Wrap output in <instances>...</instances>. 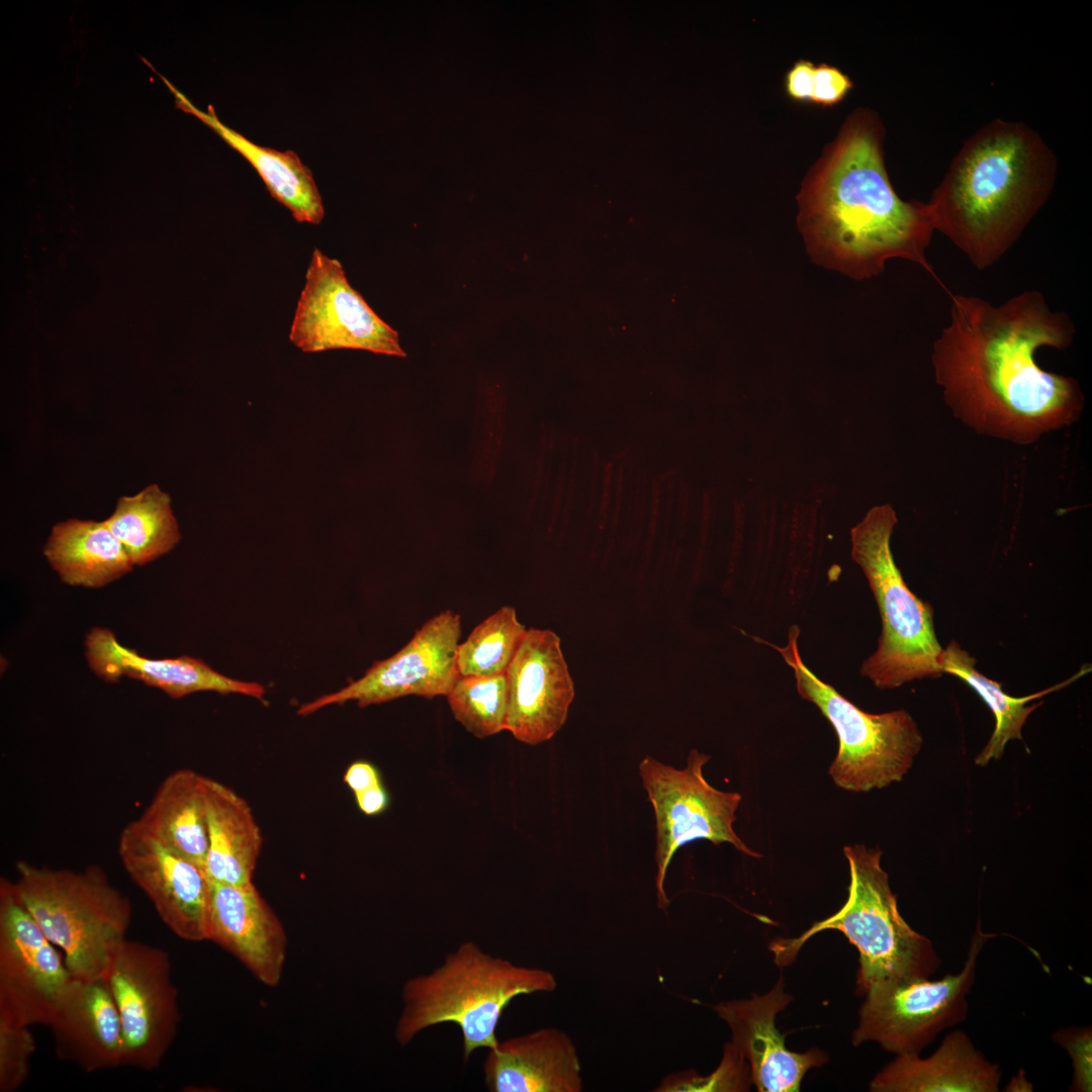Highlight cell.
<instances>
[{
	"label": "cell",
	"instance_id": "cell-27",
	"mask_svg": "<svg viewBox=\"0 0 1092 1092\" xmlns=\"http://www.w3.org/2000/svg\"><path fill=\"white\" fill-rule=\"evenodd\" d=\"M940 667L942 673L954 675L969 685L995 717V729L988 743L975 758V763L981 766L988 764L992 759L1000 758L1009 741L1022 739L1021 731L1028 716L1040 706V703L1028 705L1029 702L1068 685L1074 678L1087 672L1081 670L1065 682L1029 696L1012 697L1002 690L1000 684L982 674L976 668V659L954 640L942 649Z\"/></svg>",
	"mask_w": 1092,
	"mask_h": 1092
},
{
	"label": "cell",
	"instance_id": "cell-36",
	"mask_svg": "<svg viewBox=\"0 0 1092 1092\" xmlns=\"http://www.w3.org/2000/svg\"><path fill=\"white\" fill-rule=\"evenodd\" d=\"M343 779L354 795L382 785L379 770L373 763L364 760L351 763Z\"/></svg>",
	"mask_w": 1092,
	"mask_h": 1092
},
{
	"label": "cell",
	"instance_id": "cell-37",
	"mask_svg": "<svg viewBox=\"0 0 1092 1092\" xmlns=\"http://www.w3.org/2000/svg\"><path fill=\"white\" fill-rule=\"evenodd\" d=\"M359 810L367 816L383 813L389 806V795L383 785L355 794Z\"/></svg>",
	"mask_w": 1092,
	"mask_h": 1092
},
{
	"label": "cell",
	"instance_id": "cell-25",
	"mask_svg": "<svg viewBox=\"0 0 1092 1092\" xmlns=\"http://www.w3.org/2000/svg\"><path fill=\"white\" fill-rule=\"evenodd\" d=\"M207 777L177 769L160 784L142 815L133 820L148 835L204 869L207 848Z\"/></svg>",
	"mask_w": 1092,
	"mask_h": 1092
},
{
	"label": "cell",
	"instance_id": "cell-35",
	"mask_svg": "<svg viewBox=\"0 0 1092 1092\" xmlns=\"http://www.w3.org/2000/svg\"><path fill=\"white\" fill-rule=\"evenodd\" d=\"M815 65L808 60H798L785 76L787 95L798 102H810L813 89Z\"/></svg>",
	"mask_w": 1092,
	"mask_h": 1092
},
{
	"label": "cell",
	"instance_id": "cell-5",
	"mask_svg": "<svg viewBox=\"0 0 1092 1092\" xmlns=\"http://www.w3.org/2000/svg\"><path fill=\"white\" fill-rule=\"evenodd\" d=\"M843 853L849 868L845 903L798 937L774 941L776 963L789 964L811 936L833 929L842 932L858 951L856 991L860 995L877 985L929 978L941 960L933 942L901 916L888 874L881 867L882 851L852 844L844 846Z\"/></svg>",
	"mask_w": 1092,
	"mask_h": 1092
},
{
	"label": "cell",
	"instance_id": "cell-33",
	"mask_svg": "<svg viewBox=\"0 0 1092 1092\" xmlns=\"http://www.w3.org/2000/svg\"><path fill=\"white\" fill-rule=\"evenodd\" d=\"M1053 1040L1067 1051L1072 1060L1073 1076L1070 1091L1092 1090V1031L1090 1026L1057 1030Z\"/></svg>",
	"mask_w": 1092,
	"mask_h": 1092
},
{
	"label": "cell",
	"instance_id": "cell-32",
	"mask_svg": "<svg viewBox=\"0 0 1092 1092\" xmlns=\"http://www.w3.org/2000/svg\"><path fill=\"white\" fill-rule=\"evenodd\" d=\"M34 1051L29 1026L0 1014V1092H15L22 1087Z\"/></svg>",
	"mask_w": 1092,
	"mask_h": 1092
},
{
	"label": "cell",
	"instance_id": "cell-28",
	"mask_svg": "<svg viewBox=\"0 0 1092 1092\" xmlns=\"http://www.w3.org/2000/svg\"><path fill=\"white\" fill-rule=\"evenodd\" d=\"M103 522L133 565L157 559L180 540L170 495L155 483L134 495L119 497L114 512Z\"/></svg>",
	"mask_w": 1092,
	"mask_h": 1092
},
{
	"label": "cell",
	"instance_id": "cell-7",
	"mask_svg": "<svg viewBox=\"0 0 1092 1092\" xmlns=\"http://www.w3.org/2000/svg\"><path fill=\"white\" fill-rule=\"evenodd\" d=\"M897 522L894 509L881 505L851 530L852 558L868 579L882 620L878 647L862 662L860 673L880 690L943 674L933 608L910 590L892 554Z\"/></svg>",
	"mask_w": 1092,
	"mask_h": 1092
},
{
	"label": "cell",
	"instance_id": "cell-16",
	"mask_svg": "<svg viewBox=\"0 0 1092 1092\" xmlns=\"http://www.w3.org/2000/svg\"><path fill=\"white\" fill-rule=\"evenodd\" d=\"M117 853L132 882L147 895L163 923L181 939H207L208 880L198 864L161 844L131 821Z\"/></svg>",
	"mask_w": 1092,
	"mask_h": 1092
},
{
	"label": "cell",
	"instance_id": "cell-6",
	"mask_svg": "<svg viewBox=\"0 0 1092 1092\" xmlns=\"http://www.w3.org/2000/svg\"><path fill=\"white\" fill-rule=\"evenodd\" d=\"M16 894L74 978L103 977L131 920L129 899L98 866L81 871L16 863Z\"/></svg>",
	"mask_w": 1092,
	"mask_h": 1092
},
{
	"label": "cell",
	"instance_id": "cell-11",
	"mask_svg": "<svg viewBox=\"0 0 1092 1092\" xmlns=\"http://www.w3.org/2000/svg\"><path fill=\"white\" fill-rule=\"evenodd\" d=\"M115 1001L122 1029V1066L152 1071L173 1043L180 1014L168 953L124 939L103 976Z\"/></svg>",
	"mask_w": 1092,
	"mask_h": 1092
},
{
	"label": "cell",
	"instance_id": "cell-21",
	"mask_svg": "<svg viewBox=\"0 0 1092 1092\" xmlns=\"http://www.w3.org/2000/svg\"><path fill=\"white\" fill-rule=\"evenodd\" d=\"M484 1084L490 1092H580L577 1050L570 1036L554 1027L510 1037L488 1049Z\"/></svg>",
	"mask_w": 1092,
	"mask_h": 1092
},
{
	"label": "cell",
	"instance_id": "cell-14",
	"mask_svg": "<svg viewBox=\"0 0 1092 1092\" xmlns=\"http://www.w3.org/2000/svg\"><path fill=\"white\" fill-rule=\"evenodd\" d=\"M460 637V616L446 610L425 622L396 653L374 662L363 676L302 704L296 713L307 716L349 701L367 707L406 696L446 697L460 675L456 664Z\"/></svg>",
	"mask_w": 1092,
	"mask_h": 1092
},
{
	"label": "cell",
	"instance_id": "cell-4",
	"mask_svg": "<svg viewBox=\"0 0 1092 1092\" xmlns=\"http://www.w3.org/2000/svg\"><path fill=\"white\" fill-rule=\"evenodd\" d=\"M554 975L540 968L518 966L465 941L429 974L407 980L394 1036L405 1046L434 1025L453 1023L462 1033L463 1059L498 1043L496 1028L510 1003L520 995L552 992Z\"/></svg>",
	"mask_w": 1092,
	"mask_h": 1092
},
{
	"label": "cell",
	"instance_id": "cell-20",
	"mask_svg": "<svg viewBox=\"0 0 1092 1092\" xmlns=\"http://www.w3.org/2000/svg\"><path fill=\"white\" fill-rule=\"evenodd\" d=\"M85 644L90 667L107 681L127 675L162 690L173 699L196 692H215L265 700L266 690L261 684L229 677L202 660L187 655L165 659L141 656L119 644L114 634L106 629L94 628L87 635Z\"/></svg>",
	"mask_w": 1092,
	"mask_h": 1092
},
{
	"label": "cell",
	"instance_id": "cell-23",
	"mask_svg": "<svg viewBox=\"0 0 1092 1092\" xmlns=\"http://www.w3.org/2000/svg\"><path fill=\"white\" fill-rule=\"evenodd\" d=\"M163 80L175 96L176 107L199 118L240 153L257 171L270 195L285 206L296 221L321 223L325 208L320 190L310 169L295 152H280L251 142L223 124L211 105L207 112L201 111L171 83Z\"/></svg>",
	"mask_w": 1092,
	"mask_h": 1092
},
{
	"label": "cell",
	"instance_id": "cell-30",
	"mask_svg": "<svg viewBox=\"0 0 1092 1092\" xmlns=\"http://www.w3.org/2000/svg\"><path fill=\"white\" fill-rule=\"evenodd\" d=\"M454 718L477 738L505 730L508 708L507 674L459 675L446 696Z\"/></svg>",
	"mask_w": 1092,
	"mask_h": 1092
},
{
	"label": "cell",
	"instance_id": "cell-26",
	"mask_svg": "<svg viewBox=\"0 0 1092 1092\" xmlns=\"http://www.w3.org/2000/svg\"><path fill=\"white\" fill-rule=\"evenodd\" d=\"M51 566L70 585L100 587L133 564L104 522L69 519L55 525L43 548Z\"/></svg>",
	"mask_w": 1092,
	"mask_h": 1092
},
{
	"label": "cell",
	"instance_id": "cell-13",
	"mask_svg": "<svg viewBox=\"0 0 1092 1092\" xmlns=\"http://www.w3.org/2000/svg\"><path fill=\"white\" fill-rule=\"evenodd\" d=\"M72 978L13 882L1 878L0 1014L28 1026L50 1025Z\"/></svg>",
	"mask_w": 1092,
	"mask_h": 1092
},
{
	"label": "cell",
	"instance_id": "cell-19",
	"mask_svg": "<svg viewBox=\"0 0 1092 1092\" xmlns=\"http://www.w3.org/2000/svg\"><path fill=\"white\" fill-rule=\"evenodd\" d=\"M49 1026L60 1059L85 1072L122 1066L121 1022L104 977H73Z\"/></svg>",
	"mask_w": 1092,
	"mask_h": 1092
},
{
	"label": "cell",
	"instance_id": "cell-2",
	"mask_svg": "<svg viewBox=\"0 0 1092 1092\" xmlns=\"http://www.w3.org/2000/svg\"><path fill=\"white\" fill-rule=\"evenodd\" d=\"M885 126L856 108L811 167L797 195V222L811 259L854 280L903 259L934 275L927 250L934 228L926 202L903 200L889 178Z\"/></svg>",
	"mask_w": 1092,
	"mask_h": 1092
},
{
	"label": "cell",
	"instance_id": "cell-18",
	"mask_svg": "<svg viewBox=\"0 0 1092 1092\" xmlns=\"http://www.w3.org/2000/svg\"><path fill=\"white\" fill-rule=\"evenodd\" d=\"M206 940L233 954L262 984L275 987L280 983L286 932L253 883L232 886L208 880Z\"/></svg>",
	"mask_w": 1092,
	"mask_h": 1092
},
{
	"label": "cell",
	"instance_id": "cell-9",
	"mask_svg": "<svg viewBox=\"0 0 1092 1092\" xmlns=\"http://www.w3.org/2000/svg\"><path fill=\"white\" fill-rule=\"evenodd\" d=\"M710 755L692 749L687 765L676 768L650 755L638 765L644 790L655 818V890L657 906L666 910L669 900L664 890L667 869L676 851L698 839L714 844L730 843L740 852L759 858L733 829L741 795L711 786L703 775Z\"/></svg>",
	"mask_w": 1092,
	"mask_h": 1092
},
{
	"label": "cell",
	"instance_id": "cell-15",
	"mask_svg": "<svg viewBox=\"0 0 1092 1092\" xmlns=\"http://www.w3.org/2000/svg\"><path fill=\"white\" fill-rule=\"evenodd\" d=\"M505 730L538 745L564 725L575 691L560 638L551 630H527L507 671Z\"/></svg>",
	"mask_w": 1092,
	"mask_h": 1092
},
{
	"label": "cell",
	"instance_id": "cell-22",
	"mask_svg": "<svg viewBox=\"0 0 1092 1092\" xmlns=\"http://www.w3.org/2000/svg\"><path fill=\"white\" fill-rule=\"evenodd\" d=\"M1000 1066L988 1061L969 1035L948 1032L927 1058L897 1055L870 1083L873 1092H997Z\"/></svg>",
	"mask_w": 1092,
	"mask_h": 1092
},
{
	"label": "cell",
	"instance_id": "cell-12",
	"mask_svg": "<svg viewBox=\"0 0 1092 1092\" xmlns=\"http://www.w3.org/2000/svg\"><path fill=\"white\" fill-rule=\"evenodd\" d=\"M305 353L358 349L404 357L398 333L349 283L339 260L314 248L289 331Z\"/></svg>",
	"mask_w": 1092,
	"mask_h": 1092
},
{
	"label": "cell",
	"instance_id": "cell-8",
	"mask_svg": "<svg viewBox=\"0 0 1092 1092\" xmlns=\"http://www.w3.org/2000/svg\"><path fill=\"white\" fill-rule=\"evenodd\" d=\"M800 630L792 626L785 647L777 649L793 669L800 697L814 704L833 726L838 751L828 774L840 789L859 793L901 782L921 750L917 723L903 709L871 714L857 708L832 686L816 676L798 649Z\"/></svg>",
	"mask_w": 1092,
	"mask_h": 1092
},
{
	"label": "cell",
	"instance_id": "cell-24",
	"mask_svg": "<svg viewBox=\"0 0 1092 1092\" xmlns=\"http://www.w3.org/2000/svg\"><path fill=\"white\" fill-rule=\"evenodd\" d=\"M206 822L207 880L232 886L252 883L263 836L249 803L232 788L207 778Z\"/></svg>",
	"mask_w": 1092,
	"mask_h": 1092
},
{
	"label": "cell",
	"instance_id": "cell-31",
	"mask_svg": "<svg viewBox=\"0 0 1092 1092\" xmlns=\"http://www.w3.org/2000/svg\"><path fill=\"white\" fill-rule=\"evenodd\" d=\"M752 1083L747 1061L732 1041L724 1045L718 1068L707 1076L682 1071L667 1075L656 1092L748 1091Z\"/></svg>",
	"mask_w": 1092,
	"mask_h": 1092
},
{
	"label": "cell",
	"instance_id": "cell-1",
	"mask_svg": "<svg viewBox=\"0 0 1092 1092\" xmlns=\"http://www.w3.org/2000/svg\"><path fill=\"white\" fill-rule=\"evenodd\" d=\"M1071 317L1039 290L1000 304L950 294L949 320L932 345L934 380L953 416L977 433L1019 445L1070 426L1084 408L1079 382L1042 369L1041 348L1065 350Z\"/></svg>",
	"mask_w": 1092,
	"mask_h": 1092
},
{
	"label": "cell",
	"instance_id": "cell-17",
	"mask_svg": "<svg viewBox=\"0 0 1092 1092\" xmlns=\"http://www.w3.org/2000/svg\"><path fill=\"white\" fill-rule=\"evenodd\" d=\"M793 999L784 991L781 976L763 995L752 994L749 999L721 1001L714 1006L729 1026L731 1041L747 1061L752 1083L759 1092L799 1091L808 1070L828 1061L826 1053L817 1048L805 1053L787 1049L775 1019Z\"/></svg>",
	"mask_w": 1092,
	"mask_h": 1092
},
{
	"label": "cell",
	"instance_id": "cell-29",
	"mask_svg": "<svg viewBox=\"0 0 1092 1092\" xmlns=\"http://www.w3.org/2000/svg\"><path fill=\"white\" fill-rule=\"evenodd\" d=\"M526 632L516 610L502 607L458 645L456 664L459 674L485 676L506 672Z\"/></svg>",
	"mask_w": 1092,
	"mask_h": 1092
},
{
	"label": "cell",
	"instance_id": "cell-10",
	"mask_svg": "<svg viewBox=\"0 0 1092 1092\" xmlns=\"http://www.w3.org/2000/svg\"><path fill=\"white\" fill-rule=\"evenodd\" d=\"M993 936L983 932L978 923L957 974L938 980H899L869 989L859 1007L852 1044L873 1041L896 1056L920 1055L941 1031L963 1022L968 1016L967 996L975 983L979 954Z\"/></svg>",
	"mask_w": 1092,
	"mask_h": 1092
},
{
	"label": "cell",
	"instance_id": "cell-34",
	"mask_svg": "<svg viewBox=\"0 0 1092 1092\" xmlns=\"http://www.w3.org/2000/svg\"><path fill=\"white\" fill-rule=\"evenodd\" d=\"M852 87V81L841 70L821 63L814 69L810 102L821 106H834L846 97Z\"/></svg>",
	"mask_w": 1092,
	"mask_h": 1092
},
{
	"label": "cell",
	"instance_id": "cell-3",
	"mask_svg": "<svg viewBox=\"0 0 1092 1092\" xmlns=\"http://www.w3.org/2000/svg\"><path fill=\"white\" fill-rule=\"evenodd\" d=\"M1058 159L1029 125L995 118L971 134L926 202L934 232L978 270L1000 261L1053 193Z\"/></svg>",
	"mask_w": 1092,
	"mask_h": 1092
}]
</instances>
